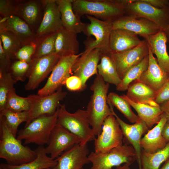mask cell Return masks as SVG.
I'll return each instance as SVG.
<instances>
[{
	"label": "cell",
	"mask_w": 169,
	"mask_h": 169,
	"mask_svg": "<svg viewBox=\"0 0 169 169\" xmlns=\"http://www.w3.org/2000/svg\"><path fill=\"white\" fill-rule=\"evenodd\" d=\"M166 121V116L163 114L159 122L151 130H148L142 138L141 145L145 152L153 153L166 146L167 143L162 135V131Z\"/></svg>",
	"instance_id": "484cf974"
},
{
	"label": "cell",
	"mask_w": 169,
	"mask_h": 169,
	"mask_svg": "<svg viewBox=\"0 0 169 169\" xmlns=\"http://www.w3.org/2000/svg\"><path fill=\"white\" fill-rule=\"evenodd\" d=\"M113 29H123L143 37L156 33L160 30L153 22L145 18L124 15L112 22Z\"/></svg>",
	"instance_id": "d6986e66"
},
{
	"label": "cell",
	"mask_w": 169,
	"mask_h": 169,
	"mask_svg": "<svg viewBox=\"0 0 169 169\" xmlns=\"http://www.w3.org/2000/svg\"><path fill=\"white\" fill-rule=\"evenodd\" d=\"M0 116L4 117L8 128L16 137L19 126L22 123L27 121L29 114L28 111L16 112L5 109L0 111Z\"/></svg>",
	"instance_id": "e575fe53"
},
{
	"label": "cell",
	"mask_w": 169,
	"mask_h": 169,
	"mask_svg": "<svg viewBox=\"0 0 169 169\" xmlns=\"http://www.w3.org/2000/svg\"><path fill=\"white\" fill-rule=\"evenodd\" d=\"M57 32L37 39V47L32 59L55 54V42Z\"/></svg>",
	"instance_id": "d590c367"
},
{
	"label": "cell",
	"mask_w": 169,
	"mask_h": 169,
	"mask_svg": "<svg viewBox=\"0 0 169 169\" xmlns=\"http://www.w3.org/2000/svg\"><path fill=\"white\" fill-rule=\"evenodd\" d=\"M42 5L41 1L33 0L18 2L17 16L23 20L32 30L39 19Z\"/></svg>",
	"instance_id": "4dcf8cb0"
},
{
	"label": "cell",
	"mask_w": 169,
	"mask_h": 169,
	"mask_svg": "<svg viewBox=\"0 0 169 169\" xmlns=\"http://www.w3.org/2000/svg\"><path fill=\"white\" fill-rule=\"evenodd\" d=\"M35 150L37 156L31 161L17 166L1 163L0 167L3 169H48L56 165L57 161L48 156L43 146H39Z\"/></svg>",
	"instance_id": "f546056e"
},
{
	"label": "cell",
	"mask_w": 169,
	"mask_h": 169,
	"mask_svg": "<svg viewBox=\"0 0 169 169\" xmlns=\"http://www.w3.org/2000/svg\"><path fill=\"white\" fill-rule=\"evenodd\" d=\"M67 93L62 90V87L50 95L40 96L37 94L29 95L31 106L28 111L29 116L24 127L36 118L44 115H52L60 106V101L63 100Z\"/></svg>",
	"instance_id": "8fae6325"
},
{
	"label": "cell",
	"mask_w": 169,
	"mask_h": 169,
	"mask_svg": "<svg viewBox=\"0 0 169 169\" xmlns=\"http://www.w3.org/2000/svg\"><path fill=\"white\" fill-rule=\"evenodd\" d=\"M18 3L9 0H0V14L3 18L17 15Z\"/></svg>",
	"instance_id": "b9f144b4"
},
{
	"label": "cell",
	"mask_w": 169,
	"mask_h": 169,
	"mask_svg": "<svg viewBox=\"0 0 169 169\" xmlns=\"http://www.w3.org/2000/svg\"><path fill=\"white\" fill-rule=\"evenodd\" d=\"M60 58L58 55L54 54L32 59L30 64L28 81L24 86L25 90H32L37 88L52 72Z\"/></svg>",
	"instance_id": "7c38bea8"
},
{
	"label": "cell",
	"mask_w": 169,
	"mask_h": 169,
	"mask_svg": "<svg viewBox=\"0 0 169 169\" xmlns=\"http://www.w3.org/2000/svg\"><path fill=\"white\" fill-rule=\"evenodd\" d=\"M109 84L106 83L98 74L91 85L93 92L86 109L88 120L95 135L101 133L105 119L113 115L107 101Z\"/></svg>",
	"instance_id": "6da1fadb"
},
{
	"label": "cell",
	"mask_w": 169,
	"mask_h": 169,
	"mask_svg": "<svg viewBox=\"0 0 169 169\" xmlns=\"http://www.w3.org/2000/svg\"><path fill=\"white\" fill-rule=\"evenodd\" d=\"M29 67L30 64L16 60L11 64L9 71L16 82L23 81L27 78Z\"/></svg>",
	"instance_id": "ab89813d"
},
{
	"label": "cell",
	"mask_w": 169,
	"mask_h": 169,
	"mask_svg": "<svg viewBox=\"0 0 169 169\" xmlns=\"http://www.w3.org/2000/svg\"><path fill=\"white\" fill-rule=\"evenodd\" d=\"M110 107L112 109L113 115L120 124L124 136L123 142L124 144H131L136 152V161L139 168L141 166L142 150L141 145V137L143 135L148 132L149 128L145 123L142 120L140 122L133 124L126 123L115 113L113 107L111 106Z\"/></svg>",
	"instance_id": "e0dca14e"
},
{
	"label": "cell",
	"mask_w": 169,
	"mask_h": 169,
	"mask_svg": "<svg viewBox=\"0 0 169 169\" xmlns=\"http://www.w3.org/2000/svg\"><path fill=\"white\" fill-rule=\"evenodd\" d=\"M65 84L67 89L71 91H77L83 90L82 83L78 77L72 75L66 80Z\"/></svg>",
	"instance_id": "ee69618b"
},
{
	"label": "cell",
	"mask_w": 169,
	"mask_h": 169,
	"mask_svg": "<svg viewBox=\"0 0 169 169\" xmlns=\"http://www.w3.org/2000/svg\"><path fill=\"white\" fill-rule=\"evenodd\" d=\"M147 42L143 40L136 47L121 52L112 53L119 76L121 79L126 71L139 63L149 54Z\"/></svg>",
	"instance_id": "9a60e30c"
},
{
	"label": "cell",
	"mask_w": 169,
	"mask_h": 169,
	"mask_svg": "<svg viewBox=\"0 0 169 169\" xmlns=\"http://www.w3.org/2000/svg\"><path fill=\"white\" fill-rule=\"evenodd\" d=\"M58 115L57 109L53 115H44L34 119L19 131L17 139L21 141L24 140V145L47 144L51 132L57 124Z\"/></svg>",
	"instance_id": "5b68a950"
},
{
	"label": "cell",
	"mask_w": 169,
	"mask_h": 169,
	"mask_svg": "<svg viewBox=\"0 0 169 169\" xmlns=\"http://www.w3.org/2000/svg\"><path fill=\"white\" fill-rule=\"evenodd\" d=\"M109 105L115 107L131 123H139L141 120L132 110L131 105L121 95L114 92L110 93L107 96Z\"/></svg>",
	"instance_id": "d6a6232c"
},
{
	"label": "cell",
	"mask_w": 169,
	"mask_h": 169,
	"mask_svg": "<svg viewBox=\"0 0 169 169\" xmlns=\"http://www.w3.org/2000/svg\"><path fill=\"white\" fill-rule=\"evenodd\" d=\"M37 47L36 42L23 46L15 54V59L30 64Z\"/></svg>",
	"instance_id": "60d3db41"
},
{
	"label": "cell",
	"mask_w": 169,
	"mask_h": 169,
	"mask_svg": "<svg viewBox=\"0 0 169 169\" xmlns=\"http://www.w3.org/2000/svg\"><path fill=\"white\" fill-rule=\"evenodd\" d=\"M31 106V101L29 96L24 97L18 95L14 88L9 93L5 109L19 112L29 111Z\"/></svg>",
	"instance_id": "74e56055"
},
{
	"label": "cell",
	"mask_w": 169,
	"mask_h": 169,
	"mask_svg": "<svg viewBox=\"0 0 169 169\" xmlns=\"http://www.w3.org/2000/svg\"><path fill=\"white\" fill-rule=\"evenodd\" d=\"M94 140V151L105 153L123 144V135L120 124L114 115L105 120L100 134Z\"/></svg>",
	"instance_id": "30bf717a"
},
{
	"label": "cell",
	"mask_w": 169,
	"mask_h": 169,
	"mask_svg": "<svg viewBox=\"0 0 169 169\" xmlns=\"http://www.w3.org/2000/svg\"><path fill=\"white\" fill-rule=\"evenodd\" d=\"M0 30L9 31L15 35L21 41L22 46L37 41L35 33L29 25L17 15L0 19Z\"/></svg>",
	"instance_id": "ffe728a7"
},
{
	"label": "cell",
	"mask_w": 169,
	"mask_h": 169,
	"mask_svg": "<svg viewBox=\"0 0 169 169\" xmlns=\"http://www.w3.org/2000/svg\"><path fill=\"white\" fill-rule=\"evenodd\" d=\"M163 114L166 118L167 123H169V99L160 105Z\"/></svg>",
	"instance_id": "7dc6e473"
},
{
	"label": "cell",
	"mask_w": 169,
	"mask_h": 169,
	"mask_svg": "<svg viewBox=\"0 0 169 169\" xmlns=\"http://www.w3.org/2000/svg\"><path fill=\"white\" fill-rule=\"evenodd\" d=\"M16 82L9 71L0 72V111L5 108L9 93Z\"/></svg>",
	"instance_id": "f35d334b"
},
{
	"label": "cell",
	"mask_w": 169,
	"mask_h": 169,
	"mask_svg": "<svg viewBox=\"0 0 169 169\" xmlns=\"http://www.w3.org/2000/svg\"><path fill=\"white\" fill-rule=\"evenodd\" d=\"M74 13L79 17L89 15L113 22L125 14L123 0H72Z\"/></svg>",
	"instance_id": "3957f363"
},
{
	"label": "cell",
	"mask_w": 169,
	"mask_h": 169,
	"mask_svg": "<svg viewBox=\"0 0 169 169\" xmlns=\"http://www.w3.org/2000/svg\"><path fill=\"white\" fill-rule=\"evenodd\" d=\"M142 41L137 35L129 31L123 29H113L110 37V51L114 53L128 50L138 46Z\"/></svg>",
	"instance_id": "603a6c76"
},
{
	"label": "cell",
	"mask_w": 169,
	"mask_h": 169,
	"mask_svg": "<svg viewBox=\"0 0 169 169\" xmlns=\"http://www.w3.org/2000/svg\"><path fill=\"white\" fill-rule=\"evenodd\" d=\"M0 40L4 52L11 59H15V54L23 46L18 38L11 32L0 30Z\"/></svg>",
	"instance_id": "8d00e7d4"
},
{
	"label": "cell",
	"mask_w": 169,
	"mask_h": 169,
	"mask_svg": "<svg viewBox=\"0 0 169 169\" xmlns=\"http://www.w3.org/2000/svg\"><path fill=\"white\" fill-rule=\"evenodd\" d=\"M123 2L125 7V15L148 19L163 30L169 25V7L157 8L144 0H123Z\"/></svg>",
	"instance_id": "52a82bcc"
},
{
	"label": "cell",
	"mask_w": 169,
	"mask_h": 169,
	"mask_svg": "<svg viewBox=\"0 0 169 169\" xmlns=\"http://www.w3.org/2000/svg\"><path fill=\"white\" fill-rule=\"evenodd\" d=\"M89 154L87 144H76L55 159L56 165L48 169H83L84 165L90 162Z\"/></svg>",
	"instance_id": "ac0fdd59"
},
{
	"label": "cell",
	"mask_w": 169,
	"mask_h": 169,
	"mask_svg": "<svg viewBox=\"0 0 169 169\" xmlns=\"http://www.w3.org/2000/svg\"><path fill=\"white\" fill-rule=\"evenodd\" d=\"M146 3L158 8H163L169 7V0H144Z\"/></svg>",
	"instance_id": "bcb514c9"
},
{
	"label": "cell",
	"mask_w": 169,
	"mask_h": 169,
	"mask_svg": "<svg viewBox=\"0 0 169 169\" xmlns=\"http://www.w3.org/2000/svg\"><path fill=\"white\" fill-rule=\"evenodd\" d=\"M101 54L100 50L97 49L84 50L72 67V75L81 79L83 90L86 87V83L88 79L98 74L97 66L100 60Z\"/></svg>",
	"instance_id": "5bb4252c"
},
{
	"label": "cell",
	"mask_w": 169,
	"mask_h": 169,
	"mask_svg": "<svg viewBox=\"0 0 169 169\" xmlns=\"http://www.w3.org/2000/svg\"><path fill=\"white\" fill-rule=\"evenodd\" d=\"M0 169H3L1 167H0Z\"/></svg>",
	"instance_id": "f5cc1de1"
},
{
	"label": "cell",
	"mask_w": 169,
	"mask_h": 169,
	"mask_svg": "<svg viewBox=\"0 0 169 169\" xmlns=\"http://www.w3.org/2000/svg\"><path fill=\"white\" fill-rule=\"evenodd\" d=\"M147 42L152 53L156 57L158 63L161 69L169 74V55L166 50L167 39L165 33L160 30L156 34L143 37Z\"/></svg>",
	"instance_id": "7402d4cb"
},
{
	"label": "cell",
	"mask_w": 169,
	"mask_h": 169,
	"mask_svg": "<svg viewBox=\"0 0 169 169\" xmlns=\"http://www.w3.org/2000/svg\"><path fill=\"white\" fill-rule=\"evenodd\" d=\"M121 96L135 110L138 116L145 123L149 129L154 125L157 124L161 120L163 113L160 106L154 107L146 104L135 102L130 100L125 95Z\"/></svg>",
	"instance_id": "83f0119b"
},
{
	"label": "cell",
	"mask_w": 169,
	"mask_h": 169,
	"mask_svg": "<svg viewBox=\"0 0 169 169\" xmlns=\"http://www.w3.org/2000/svg\"><path fill=\"white\" fill-rule=\"evenodd\" d=\"M82 53L61 57L45 84L38 91L37 94L40 96L50 95L65 84L67 79L72 75L73 65Z\"/></svg>",
	"instance_id": "9c48e42d"
},
{
	"label": "cell",
	"mask_w": 169,
	"mask_h": 169,
	"mask_svg": "<svg viewBox=\"0 0 169 169\" xmlns=\"http://www.w3.org/2000/svg\"><path fill=\"white\" fill-rule=\"evenodd\" d=\"M77 34L62 27L57 32L55 42V54L60 57L78 54L79 44Z\"/></svg>",
	"instance_id": "d4e9b609"
},
{
	"label": "cell",
	"mask_w": 169,
	"mask_h": 169,
	"mask_svg": "<svg viewBox=\"0 0 169 169\" xmlns=\"http://www.w3.org/2000/svg\"><path fill=\"white\" fill-rule=\"evenodd\" d=\"M80 142V139L57 124L53 129L47 146L46 153L54 159L58 157L64 152Z\"/></svg>",
	"instance_id": "4fadbf2b"
},
{
	"label": "cell",
	"mask_w": 169,
	"mask_h": 169,
	"mask_svg": "<svg viewBox=\"0 0 169 169\" xmlns=\"http://www.w3.org/2000/svg\"><path fill=\"white\" fill-rule=\"evenodd\" d=\"M162 135L167 143L169 142V123L166 122L162 131Z\"/></svg>",
	"instance_id": "c3c4849f"
},
{
	"label": "cell",
	"mask_w": 169,
	"mask_h": 169,
	"mask_svg": "<svg viewBox=\"0 0 169 169\" xmlns=\"http://www.w3.org/2000/svg\"><path fill=\"white\" fill-rule=\"evenodd\" d=\"M169 99V74L167 80L161 87L156 92L155 100L158 104L160 105Z\"/></svg>",
	"instance_id": "7bdbcfd3"
},
{
	"label": "cell",
	"mask_w": 169,
	"mask_h": 169,
	"mask_svg": "<svg viewBox=\"0 0 169 169\" xmlns=\"http://www.w3.org/2000/svg\"><path fill=\"white\" fill-rule=\"evenodd\" d=\"M85 16L90 23L86 24L83 33L88 37L93 36L95 39L84 43L85 50L97 49L102 52H110V40L113 30L112 22L102 21L90 15Z\"/></svg>",
	"instance_id": "ba28073f"
},
{
	"label": "cell",
	"mask_w": 169,
	"mask_h": 169,
	"mask_svg": "<svg viewBox=\"0 0 169 169\" xmlns=\"http://www.w3.org/2000/svg\"><path fill=\"white\" fill-rule=\"evenodd\" d=\"M0 158L7 164L17 166L35 159L37 153L35 150L22 144L8 128L4 117L0 116Z\"/></svg>",
	"instance_id": "7a4b0ae2"
},
{
	"label": "cell",
	"mask_w": 169,
	"mask_h": 169,
	"mask_svg": "<svg viewBox=\"0 0 169 169\" xmlns=\"http://www.w3.org/2000/svg\"><path fill=\"white\" fill-rule=\"evenodd\" d=\"M11 59L3 50L2 43L0 40V72L9 71L11 64Z\"/></svg>",
	"instance_id": "f6af8a7d"
},
{
	"label": "cell",
	"mask_w": 169,
	"mask_h": 169,
	"mask_svg": "<svg viewBox=\"0 0 169 169\" xmlns=\"http://www.w3.org/2000/svg\"><path fill=\"white\" fill-rule=\"evenodd\" d=\"M100 62L97 66L98 74L106 83L117 86L121 82L116 66L110 52H101Z\"/></svg>",
	"instance_id": "f1b7e54d"
},
{
	"label": "cell",
	"mask_w": 169,
	"mask_h": 169,
	"mask_svg": "<svg viewBox=\"0 0 169 169\" xmlns=\"http://www.w3.org/2000/svg\"><path fill=\"white\" fill-rule=\"evenodd\" d=\"M156 93V91L140 80H136L131 84L126 95L134 102L156 107L160 105L155 101Z\"/></svg>",
	"instance_id": "4316f807"
},
{
	"label": "cell",
	"mask_w": 169,
	"mask_h": 169,
	"mask_svg": "<svg viewBox=\"0 0 169 169\" xmlns=\"http://www.w3.org/2000/svg\"><path fill=\"white\" fill-rule=\"evenodd\" d=\"M57 124H59L80 139V144H87L96 139L90 127L86 110L79 109L74 113L66 110L64 104L58 108Z\"/></svg>",
	"instance_id": "277c9868"
},
{
	"label": "cell",
	"mask_w": 169,
	"mask_h": 169,
	"mask_svg": "<svg viewBox=\"0 0 169 169\" xmlns=\"http://www.w3.org/2000/svg\"><path fill=\"white\" fill-rule=\"evenodd\" d=\"M148 63L149 54L139 63L126 71L120 83L116 86V90L120 91L127 90L133 82L139 79L142 74L147 68Z\"/></svg>",
	"instance_id": "836d02e7"
},
{
	"label": "cell",
	"mask_w": 169,
	"mask_h": 169,
	"mask_svg": "<svg viewBox=\"0 0 169 169\" xmlns=\"http://www.w3.org/2000/svg\"><path fill=\"white\" fill-rule=\"evenodd\" d=\"M63 27L66 29L77 33L84 32L86 24L83 23L80 17L74 13L72 0H56Z\"/></svg>",
	"instance_id": "cb8c5ba5"
},
{
	"label": "cell",
	"mask_w": 169,
	"mask_h": 169,
	"mask_svg": "<svg viewBox=\"0 0 169 169\" xmlns=\"http://www.w3.org/2000/svg\"><path fill=\"white\" fill-rule=\"evenodd\" d=\"M149 63L147 68L142 74L139 79L137 80L157 92L167 80L168 74L160 67L149 45Z\"/></svg>",
	"instance_id": "44dd1931"
},
{
	"label": "cell",
	"mask_w": 169,
	"mask_h": 169,
	"mask_svg": "<svg viewBox=\"0 0 169 169\" xmlns=\"http://www.w3.org/2000/svg\"><path fill=\"white\" fill-rule=\"evenodd\" d=\"M131 164L130 163H125L122 166L120 165L116 166V169H131L130 167Z\"/></svg>",
	"instance_id": "681fc988"
},
{
	"label": "cell",
	"mask_w": 169,
	"mask_h": 169,
	"mask_svg": "<svg viewBox=\"0 0 169 169\" xmlns=\"http://www.w3.org/2000/svg\"><path fill=\"white\" fill-rule=\"evenodd\" d=\"M41 1L44 9L42 20L35 33L37 39L56 33L63 27L56 0Z\"/></svg>",
	"instance_id": "2e32d148"
},
{
	"label": "cell",
	"mask_w": 169,
	"mask_h": 169,
	"mask_svg": "<svg viewBox=\"0 0 169 169\" xmlns=\"http://www.w3.org/2000/svg\"><path fill=\"white\" fill-rule=\"evenodd\" d=\"M88 157L92 166L90 169H112L123 163L132 164L137 160L136 152L131 145L126 144L105 153L91 152Z\"/></svg>",
	"instance_id": "8992f818"
},
{
	"label": "cell",
	"mask_w": 169,
	"mask_h": 169,
	"mask_svg": "<svg viewBox=\"0 0 169 169\" xmlns=\"http://www.w3.org/2000/svg\"><path fill=\"white\" fill-rule=\"evenodd\" d=\"M169 158V142L163 149L150 153L142 150L139 169H159L161 165Z\"/></svg>",
	"instance_id": "1f68e13d"
},
{
	"label": "cell",
	"mask_w": 169,
	"mask_h": 169,
	"mask_svg": "<svg viewBox=\"0 0 169 169\" xmlns=\"http://www.w3.org/2000/svg\"><path fill=\"white\" fill-rule=\"evenodd\" d=\"M160 169H169V158L165 162V163Z\"/></svg>",
	"instance_id": "f907efd6"
},
{
	"label": "cell",
	"mask_w": 169,
	"mask_h": 169,
	"mask_svg": "<svg viewBox=\"0 0 169 169\" xmlns=\"http://www.w3.org/2000/svg\"><path fill=\"white\" fill-rule=\"evenodd\" d=\"M163 31L166 34L167 39V42L169 43V25Z\"/></svg>",
	"instance_id": "816d5d0a"
}]
</instances>
